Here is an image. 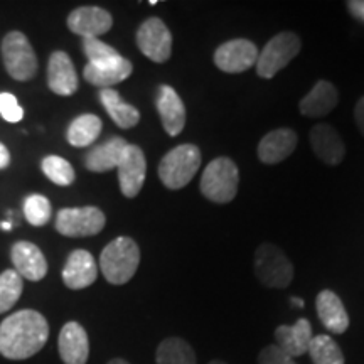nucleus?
<instances>
[{
	"label": "nucleus",
	"instance_id": "38",
	"mask_svg": "<svg viewBox=\"0 0 364 364\" xmlns=\"http://www.w3.org/2000/svg\"><path fill=\"white\" fill-rule=\"evenodd\" d=\"M290 302H292V304H294V306H295V307H300V309H302V307H304V300H302V299H297V297H292V299H290Z\"/></svg>",
	"mask_w": 364,
	"mask_h": 364
},
{
	"label": "nucleus",
	"instance_id": "39",
	"mask_svg": "<svg viewBox=\"0 0 364 364\" xmlns=\"http://www.w3.org/2000/svg\"><path fill=\"white\" fill-rule=\"evenodd\" d=\"M0 228H2L4 231H9V230H12V225L9 221H4V223H0Z\"/></svg>",
	"mask_w": 364,
	"mask_h": 364
},
{
	"label": "nucleus",
	"instance_id": "7",
	"mask_svg": "<svg viewBox=\"0 0 364 364\" xmlns=\"http://www.w3.org/2000/svg\"><path fill=\"white\" fill-rule=\"evenodd\" d=\"M299 36L295 33H280L272 38L258 54L257 59V75L260 78L272 80L280 70L289 65L300 53Z\"/></svg>",
	"mask_w": 364,
	"mask_h": 364
},
{
	"label": "nucleus",
	"instance_id": "2",
	"mask_svg": "<svg viewBox=\"0 0 364 364\" xmlns=\"http://www.w3.org/2000/svg\"><path fill=\"white\" fill-rule=\"evenodd\" d=\"M140 263L139 245L129 236L108 243L100 255V268L108 284L124 285L132 280Z\"/></svg>",
	"mask_w": 364,
	"mask_h": 364
},
{
	"label": "nucleus",
	"instance_id": "32",
	"mask_svg": "<svg viewBox=\"0 0 364 364\" xmlns=\"http://www.w3.org/2000/svg\"><path fill=\"white\" fill-rule=\"evenodd\" d=\"M83 53L90 63H102L107 61V59L120 56V53L115 48H112V46H108L97 38L83 39Z\"/></svg>",
	"mask_w": 364,
	"mask_h": 364
},
{
	"label": "nucleus",
	"instance_id": "19",
	"mask_svg": "<svg viewBox=\"0 0 364 364\" xmlns=\"http://www.w3.org/2000/svg\"><path fill=\"white\" fill-rule=\"evenodd\" d=\"M12 263L22 279L31 282L43 280L48 273V262L41 250L31 241H17L12 247Z\"/></svg>",
	"mask_w": 364,
	"mask_h": 364
},
{
	"label": "nucleus",
	"instance_id": "41",
	"mask_svg": "<svg viewBox=\"0 0 364 364\" xmlns=\"http://www.w3.org/2000/svg\"><path fill=\"white\" fill-rule=\"evenodd\" d=\"M209 364H226V363H223V361H211Z\"/></svg>",
	"mask_w": 364,
	"mask_h": 364
},
{
	"label": "nucleus",
	"instance_id": "6",
	"mask_svg": "<svg viewBox=\"0 0 364 364\" xmlns=\"http://www.w3.org/2000/svg\"><path fill=\"white\" fill-rule=\"evenodd\" d=\"M2 56L6 70L14 80L29 81L38 73V56L29 39L19 31H12L4 38Z\"/></svg>",
	"mask_w": 364,
	"mask_h": 364
},
{
	"label": "nucleus",
	"instance_id": "15",
	"mask_svg": "<svg viewBox=\"0 0 364 364\" xmlns=\"http://www.w3.org/2000/svg\"><path fill=\"white\" fill-rule=\"evenodd\" d=\"M156 105L164 130L171 136L181 135L186 125V107L177 91L169 85H162L157 91Z\"/></svg>",
	"mask_w": 364,
	"mask_h": 364
},
{
	"label": "nucleus",
	"instance_id": "25",
	"mask_svg": "<svg viewBox=\"0 0 364 364\" xmlns=\"http://www.w3.org/2000/svg\"><path fill=\"white\" fill-rule=\"evenodd\" d=\"M100 100H102L105 110H107L112 120L115 122V125L120 127V129H134L140 122V112L135 107H132V105L125 103L120 95H118V91L105 88L100 91Z\"/></svg>",
	"mask_w": 364,
	"mask_h": 364
},
{
	"label": "nucleus",
	"instance_id": "29",
	"mask_svg": "<svg viewBox=\"0 0 364 364\" xmlns=\"http://www.w3.org/2000/svg\"><path fill=\"white\" fill-rule=\"evenodd\" d=\"M24 279L16 270H6L0 275V314L11 311L21 299Z\"/></svg>",
	"mask_w": 364,
	"mask_h": 364
},
{
	"label": "nucleus",
	"instance_id": "9",
	"mask_svg": "<svg viewBox=\"0 0 364 364\" xmlns=\"http://www.w3.org/2000/svg\"><path fill=\"white\" fill-rule=\"evenodd\" d=\"M136 46L154 63H166L172 54V34L159 17H150L136 31Z\"/></svg>",
	"mask_w": 364,
	"mask_h": 364
},
{
	"label": "nucleus",
	"instance_id": "26",
	"mask_svg": "<svg viewBox=\"0 0 364 364\" xmlns=\"http://www.w3.org/2000/svg\"><path fill=\"white\" fill-rule=\"evenodd\" d=\"M102 120L97 115H91V113L80 115L68 127V142L73 147H88L102 134Z\"/></svg>",
	"mask_w": 364,
	"mask_h": 364
},
{
	"label": "nucleus",
	"instance_id": "36",
	"mask_svg": "<svg viewBox=\"0 0 364 364\" xmlns=\"http://www.w3.org/2000/svg\"><path fill=\"white\" fill-rule=\"evenodd\" d=\"M354 120H356L359 132L364 135V97L359 98L356 108H354Z\"/></svg>",
	"mask_w": 364,
	"mask_h": 364
},
{
	"label": "nucleus",
	"instance_id": "34",
	"mask_svg": "<svg viewBox=\"0 0 364 364\" xmlns=\"http://www.w3.org/2000/svg\"><path fill=\"white\" fill-rule=\"evenodd\" d=\"M258 364H297L294 358L285 354L277 344L267 346L265 349L258 356Z\"/></svg>",
	"mask_w": 364,
	"mask_h": 364
},
{
	"label": "nucleus",
	"instance_id": "30",
	"mask_svg": "<svg viewBox=\"0 0 364 364\" xmlns=\"http://www.w3.org/2000/svg\"><path fill=\"white\" fill-rule=\"evenodd\" d=\"M43 172L49 181L58 186H71L75 181V169L66 159L59 156H48L41 164Z\"/></svg>",
	"mask_w": 364,
	"mask_h": 364
},
{
	"label": "nucleus",
	"instance_id": "10",
	"mask_svg": "<svg viewBox=\"0 0 364 364\" xmlns=\"http://www.w3.org/2000/svg\"><path fill=\"white\" fill-rule=\"evenodd\" d=\"M258 48L248 39H233L221 44L215 53L218 70L228 75H240L257 65Z\"/></svg>",
	"mask_w": 364,
	"mask_h": 364
},
{
	"label": "nucleus",
	"instance_id": "20",
	"mask_svg": "<svg viewBox=\"0 0 364 364\" xmlns=\"http://www.w3.org/2000/svg\"><path fill=\"white\" fill-rule=\"evenodd\" d=\"M297 134L292 129H277L267 134L258 144V159L263 164H279L294 154Z\"/></svg>",
	"mask_w": 364,
	"mask_h": 364
},
{
	"label": "nucleus",
	"instance_id": "11",
	"mask_svg": "<svg viewBox=\"0 0 364 364\" xmlns=\"http://www.w3.org/2000/svg\"><path fill=\"white\" fill-rule=\"evenodd\" d=\"M120 191L125 198H135L144 188L145 176H147V161L144 150L136 145L129 144L124 150V156L117 167Z\"/></svg>",
	"mask_w": 364,
	"mask_h": 364
},
{
	"label": "nucleus",
	"instance_id": "16",
	"mask_svg": "<svg viewBox=\"0 0 364 364\" xmlns=\"http://www.w3.org/2000/svg\"><path fill=\"white\" fill-rule=\"evenodd\" d=\"M98 277V267L93 255L86 250H75L68 257L66 265L63 268V282L68 289L81 290L93 285Z\"/></svg>",
	"mask_w": 364,
	"mask_h": 364
},
{
	"label": "nucleus",
	"instance_id": "37",
	"mask_svg": "<svg viewBox=\"0 0 364 364\" xmlns=\"http://www.w3.org/2000/svg\"><path fill=\"white\" fill-rule=\"evenodd\" d=\"M9 164H11V154H9L6 145L0 142V169H6Z\"/></svg>",
	"mask_w": 364,
	"mask_h": 364
},
{
	"label": "nucleus",
	"instance_id": "22",
	"mask_svg": "<svg viewBox=\"0 0 364 364\" xmlns=\"http://www.w3.org/2000/svg\"><path fill=\"white\" fill-rule=\"evenodd\" d=\"M318 318L327 331L334 334H344L349 327V316L346 312L343 300L332 290H322L316 299Z\"/></svg>",
	"mask_w": 364,
	"mask_h": 364
},
{
	"label": "nucleus",
	"instance_id": "1",
	"mask_svg": "<svg viewBox=\"0 0 364 364\" xmlns=\"http://www.w3.org/2000/svg\"><path fill=\"white\" fill-rule=\"evenodd\" d=\"M49 338V324L43 314L24 309L0 324V354L7 359L21 361L44 348Z\"/></svg>",
	"mask_w": 364,
	"mask_h": 364
},
{
	"label": "nucleus",
	"instance_id": "33",
	"mask_svg": "<svg viewBox=\"0 0 364 364\" xmlns=\"http://www.w3.org/2000/svg\"><path fill=\"white\" fill-rule=\"evenodd\" d=\"M0 115L11 124H17L24 118V110L12 93H0Z\"/></svg>",
	"mask_w": 364,
	"mask_h": 364
},
{
	"label": "nucleus",
	"instance_id": "17",
	"mask_svg": "<svg viewBox=\"0 0 364 364\" xmlns=\"http://www.w3.org/2000/svg\"><path fill=\"white\" fill-rule=\"evenodd\" d=\"M58 348L65 364H86L90 356V341L85 327L75 321L63 326Z\"/></svg>",
	"mask_w": 364,
	"mask_h": 364
},
{
	"label": "nucleus",
	"instance_id": "4",
	"mask_svg": "<svg viewBox=\"0 0 364 364\" xmlns=\"http://www.w3.org/2000/svg\"><path fill=\"white\" fill-rule=\"evenodd\" d=\"M240 172L236 164L228 157H218L206 166L201 177V193L218 204L231 203L238 194Z\"/></svg>",
	"mask_w": 364,
	"mask_h": 364
},
{
	"label": "nucleus",
	"instance_id": "8",
	"mask_svg": "<svg viewBox=\"0 0 364 364\" xmlns=\"http://www.w3.org/2000/svg\"><path fill=\"white\" fill-rule=\"evenodd\" d=\"M107 225L102 209L95 206L65 208L56 216V230L63 236L70 238H85L95 236Z\"/></svg>",
	"mask_w": 364,
	"mask_h": 364
},
{
	"label": "nucleus",
	"instance_id": "27",
	"mask_svg": "<svg viewBox=\"0 0 364 364\" xmlns=\"http://www.w3.org/2000/svg\"><path fill=\"white\" fill-rule=\"evenodd\" d=\"M157 364H198L193 348L181 338H169L159 344Z\"/></svg>",
	"mask_w": 364,
	"mask_h": 364
},
{
	"label": "nucleus",
	"instance_id": "3",
	"mask_svg": "<svg viewBox=\"0 0 364 364\" xmlns=\"http://www.w3.org/2000/svg\"><path fill=\"white\" fill-rule=\"evenodd\" d=\"M201 167V150L194 144H182L172 149L159 164V177L169 189H182L193 181Z\"/></svg>",
	"mask_w": 364,
	"mask_h": 364
},
{
	"label": "nucleus",
	"instance_id": "40",
	"mask_svg": "<svg viewBox=\"0 0 364 364\" xmlns=\"http://www.w3.org/2000/svg\"><path fill=\"white\" fill-rule=\"evenodd\" d=\"M108 364H130V363H127L125 359H120V358H117V359H112V361L108 363Z\"/></svg>",
	"mask_w": 364,
	"mask_h": 364
},
{
	"label": "nucleus",
	"instance_id": "12",
	"mask_svg": "<svg viewBox=\"0 0 364 364\" xmlns=\"http://www.w3.org/2000/svg\"><path fill=\"white\" fill-rule=\"evenodd\" d=\"M112 14L102 7H78L68 16V27H70V31L81 36L83 39H98V36L107 34L112 29Z\"/></svg>",
	"mask_w": 364,
	"mask_h": 364
},
{
	"label": "nucleus",
	"instance_id": "13",
	"mask_svg": "<svg viewBox=\"0 0 364 364\" xmlns=\"http://www.w3.org/2000/svg\"><path fill=\"white\" fill-rule=\"evenodd\" d=\"M132 71H134L132 63L120 54V56L102 63H88L83 70V76L90 85L105 90L125 81L132 75Z\"/></svg>",
	"mask_w": 364,
	"mask_h": 364
},
{
	"label": "nucleus",
	"instance_id": "5",
	"mask_svg": "<svg viewBox=\"0 0 364 364\" xmlns=\"http://www.w3.org/2000/svg\"><path fill=\"white\" fill-rule=\"evenodd\" d=\"M255 275L270 289H287L294 280V267L277 245L262 243L255 252Z\"/></svg>",
	"mask_w": 364,
	"mask_h": 364
},
{
	"label": "nucleus",
	"instance_id": "18",
	"mask_svg": "<svg viewBox=\"0 0 364 364\" xmlns=\"http://www.w3.org/2000/svg\"><path fill=\"white\" fill-rule=\"evenodd\" d=\"M48 85L59 97H71L78 90V75L71 58L65 51H54L48 65Z\"/></svg>",
	"mask_w": 364,
	"mask_h": 364
},
{
	"label": "nucleus",
	"instance_id": "23",
	"mask_svg": "<svg viewBox=\"0 0 364 364\" xmlns=\"http://www.w3.org/2000/svg\"><path fill=\"white\" fill-rule=\"evenodd\" d=\"M339 102V95L336 86L329 81L321 80L314 85V88L300 100L299 110L302 115L318 118L331 113Z\"/></svg>",
	"mask_w": 364,
	"mask_h": 364
},
{
	"label": "nucleus",
	"instance_id": "24",
	"mask_svg": "<svg viewBox=\"0 0 364 364\" xmlns=\"http://www.w3.org/2000/svg\"><path fill=\"white\" fill-rule=\"evenodd\" d=\"M129 142L122 136H112L102 145L91 149L85 157L86 169L91 172H108L117 169Z\"/></svg>",
	"mask_w": 364,
	"mask_h": 364
},
{
	"label": "nucleus",
	"instance_id": "35",
	"mask_svg": "<svg viewBox=\"0 0 364 364\" xmlns=\"http://www.w3.org/2000/svg\"><path fill=\"white\" fill-rule=\"evenodd\" d=\"M348 9L353 17H356L359 22H364V0H349Z\"/></svg>",
	"mask_w": 364,
	"mask_h": 364
},
{
	"label": "nucleus",
	"instance_id": "21",
	"mask_svg": "<svg viewBox=\"0 0 364 364\" xmlns=\"http://www.w3.org/2000/svg\"><path fill=\"white\" fill-rule=\"evenodd\" d=\"M312 338V326L307 318H299L294 326H279L275 331L277 346L290 358L306 354Z\"/></svg>",
	"mask_w": 364,
	"mask_h": 364
},
{
	"label": "nucleus",
	"instance_id": "28",
	"mask_svg": "<svg viewBox=\"0 0 364 364\" xmlns=\"http://www.w3.org/2000/svg\"><path fill=\"white\" fill-rule=\"evenodd\" d=\"M309 354L314 364H344V354L339 344L331 336H314L309 346Z\"/></svg>",
	"mask_w": 364,
	"mask_h": 364
},
{
	"label": "nucleus",
	"instance_id": "14",
	"mask_svg": "<svg viewBox=\"0 0 364 364\" xmlns=\"http://www.w3.org/2000/svg\"><path fill=\"white\" fill-rule=\"evenodd\" d=\"M311 147L317 159L327 166H339L344 161L346 147L338 130L329 124H318L309 134Z\"/></svg>",
	"mask_w": 364,
	"mask_h": 364
},
{
	"label": "nucleus",
	"instance_id": "31",
	"mask_svg": "<svg viewBox=\"0 0 364 364\" xmlns=\"http://www.w3.org/2000/svg\"><path fill=\"white\" fill-rule=\"evenodd\" d=\"M51 203L41 194H33L24 201V216L33 226H44L51 220Z\"/></svg>",
	"mask_w": 364,
	"mask_h": 364
}]
</instances>
